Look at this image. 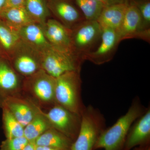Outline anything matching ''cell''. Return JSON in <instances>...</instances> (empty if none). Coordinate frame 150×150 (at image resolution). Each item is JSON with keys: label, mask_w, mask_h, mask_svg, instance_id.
<instances>
[{"label": "cell", "mask_w": 150, "mask_h": 150, "mask_svg": "<svg viewBox=\"0 0 150 150\" xmlns=\"http://www.w3.org/2000/svg\"><path fill=\"white\" fill-rule=\"evenodd\" d=\"M119 43L125 39L139 38L149 42L150 30H145L143 27L141 15L138 8L129 2L121 26L117 30Z\"/></svg>", "instance_id": "52a82bcc"}, {"label": "cell", "mask_w": 150, "mask_h": 150, "mask_svg": "<svg viewBox=\"0 0 150 150\" xmlns=\"http://www.w3.org/2000/svg\"><path fill=\"white\" fill-rule=\"evenodd\" d=\"M86 20L97 21L105 6L96 0H75Z\"/></svg>", "instance_id": "d6986e66"}, {"label": "cell", "mask_w": 150, "mask_h": 150, "mask_svg": "<svg viewBox=\"0 0 150 150\" xmlns=\"http://www.w3.org/2000/svg\"><path fill=\"white\" fill-rule=\"evenodd\" d=\"M35 150H65L58 148L45 146H36Z\"/></svg>", "instance_id": "f1b7e54d"}, {"label": "cell", "mask_w": 150, "mask_h": 150, "mask_svg": "<svg viewBox=\"0 0 150 150\" xmlns=\"http://www.w3.org/2000/svg\"><path fill=\"white\" fill-rule=\"evenodd\" d=\"M130 2L137 7L139 12L142 21L143 27L145 30L150 29V0H130Z\"/></svg>", "instance_id": "cb8c5ba5"}, {"label": "cell", "mask_w": 150, "mask_h": 150, "mask_svg": "<svg viewBox=\"0 0 150 150\" xmlns=\"http://www.w3.org/2000/svg\"><path fill=\"white\" fill-rule=\"evenodd\" d=\"M130 0H107V6L117 4H129Z\"/></svg>", "instance_id": "83f0119b"}, {"label": "cell", "mask_w": 150, "mask_h": 150, "mask_svg": "<svg viewBox=\"0 0 150 150\" xmlns=\"http://www.w3.org/2000/svg\"><path fill=\"white\" fill-rule=\"evenodd\" d=\"M54 9L57 16L69 25H76L85 20L75 7L66 1H56L54 5Z\"/></svg>", "instance_id": "2e32d148"}, {"label": "cell", "mask_w": 150, "mask_h": 150, "mask_svg": "<svg viewBox=\"0 0 150 150\" xmlns=\"http://www.w3.org/2000/svg\"><path fill=\"white\" fill-rule=\"evenodd\" d=\"M100 43L97 48L84 56L83 60H88L95 64L101 65L112 59L119 42L117 32L110 28L102 29Z\"/></svg>", "instance_id": "9c48e42d"}, {"label": "cell", "mask_w": 150, "mask_h": 150, "mask_svg": "<svg viewBox=\"0 0 150 150\" xmlns=\"http://www.w3.org/2000/svg\"><path fill=\"white\" fill-rule=\"evenodd\" d=\"M3 107V122L6 139L24 136V127L6 108Z\"/></svg>", "instance_id": "ac0fdd59"}, {"label": "cell", "mask_w": 150, "mask_h": 150, "mask_svg": "<svg viewBox=\"0 0 150 150\" xmlns=\"http://www.w3.org/2000/svg\"><path fill=\"white\" fill-rule=\"evenodd\" d=\"M35 147L36 146L34 142H30L24 149L21 150H35Z\"/></svg>", "instance_id": "f546056e"}, {"label": "cell", "mask_w": 150, "mask_h": 150, "mask_svg": "<svg viewBox=\"0 0 150 150\" xmlns=\"http://www.w3.org/2000/svg\"><path fill=\"white\" fill-rule=\"evenodd\" d=\"M22 35L30 43L39 46L47 44L46 38L43 30L36 25L29 24L25 25L21 30Z\"/></svg>", "instance_id": "44dd1931"}, {"label": "cell", "mask_w": 150, "mask_h": 150, "mask_svg": "<svg viewBox=\"0 0 150 150\" xmlns=\"http://www.w3.org/2000/svg\"><path fill=\"white\" fill-rule=\"evenodd\" d=\"M45 35L54 48L73 55L71 32L64 25L55 20H50Z\"/></svg>", "instance_id": "7c38bea8"}, {"label": "cell", "mask_w": 150, "mask_h": 150, "mask_svg": "<svg viewBox=\"0 0 150 150\" xmlns=\"http://www.w3.org/2000/svg\"><path fill=\"white\" fill-rule=\"evenodd\" d=\"M24 7L32 18L43 20L48 15L44 0H25Z\"/></svg>", "instance_id": "7402d4cb"}, {"label": "cell", "mask_w": 150, "mask_h": 150, "mask_svg": "<svg viewBox=\"0 0 150 150\" xmlns=\"http://www.w3.org/2000/svg\"><path fill=\"white\" fill-rule=\"evenodd\" d=\"M146 109L139 98H135L127 112L118 118L113 125L105 128L103 131L94 146L93 150H123L131 125Z\"/></svg>", "instance_id": "6da1fadb"}, {"label": "cell", "mask_w": 150, "mask_h": 150, "mask_svg": "<svg viewBox=\"0 0 150 150\" xmlns=\"http://www.w3.org/2000/svg\"><path fill=\"white\" fill-rule=\"evenodd\" d=\"M104 115L91 105L86 106L81 114V122L77 137L71 150H93L100 134L106 128Z\"/></svg>", "instance_id": "3957f363"}, {"label": "cell", "mask_w": 150, "mask_h": 150, "mask_svg": "<svg viewBox=\"0 0 150 150\" xmlns=\"http://www.w3.org/2000/svg\"><path fill=\"white\" fill-rule=\"evenodd\" d=\"M71 34L73 52L76 51L82 61L84 56L91 51L96 43L100 40L102 29L97 21L85 20L76 25Z\"/></svg>", "instance_id": "277c9868"}, {"label": "cell", "mask_w": 150, "mask_h": 150, "mask_svg": "<svg viewBox=\"0 0 150 150\" xmlns=\"http://www.w3.org/2000/svg\"><path fill=\"white\" fill-rule=\"evenodd\" d=\"M52 128L41 109L32 121L24 128V137L30 142L35 140L45 131Z\"/></svg>", "instance_id": "9a60e30c"}, {"label": "cell", "mask_w": 150, "mask_h": 150, "mask_svg": "<svg viewBox=\"0 0 150 150\" xmlns=\"http://www.w3.org/2000/svg\"><path fill=\"white\" fill-rule=\"evenodd\" d=\"M35 74L27 88V91L39 104L52 107L56 104V78L48 74L43 70L35 73Z\"/></svg>", "instance_id": "ba28073f"}, {"label": "cell", "mask_w": 150, "mask_h": 150, "mask_svg": "<svg viewBox=\"0 0 150 150\" xmlns=\"http://www.w3.org/2000/svg\"><path fill=\"white\" fill-rule=\"evenodd\" d=\"M129 4L105 6L97 20L102 29L110 28L116 31L121 26Z\"/></svg>", "instance_id": "4fadbf2b"}, {"label": "cell", "mask_w": 150, "mask_h": 150, "mask_svg": "<svg viewBox=\"0 0 150 150\" xmlns=\"http://www.w3.org/2000/svg\"><path fill=\"white\" fill-rule=\"evenodd\" d=\"M134 150H150V144L139 146Z\"/></svg>", "instance_id": "4dcf8cb0"}, {"label": "cell", "mask_w": 150, "mask_h": 150, "mask_svg": "<svg viewBox=\"0 0 150 150\" xmlns=\"http://www.w3.org/2000/svg\"><path fill=\"white\" fill-rule=\"evenodd\" d=\"M17 36L8 28L0 23V43L7 49L11 48L16 43Z\"/></svg>", "instance_id": "484cf974"}, {"label": "cell", "mask_w": 150, "mask_h": 150, "mask_svg": "<svg viewBox=\"0 0 150 150\" xmlns=\"http://www.w3.org/2000/svg\"><path fill=\"white\" fill-rule=\"evenodd\" d=\"M29 143L24 136L6 139L2 142L0 150H21Z\"/></svg>", "instance_id": "d4e9b609"}, {"label": "cell", "mask_w": 150, "mask_h": 150, "mask_svg": "<svg viewBox=\"0 0 150 150\" xmlns=\"http://www.w3.org/2000/svg\"><path fill=\"white\" fill-rule=\"evenodd\" d=\"M25 0H6L5 8L24 6Z\"/></svg>", "instance_id": "4316f807"}, {"label": "cell", "mask_w": 150, "mask_h": 150, "mask_svg": "<svg viewBox=\"0 0 150 150\" xmlns=\"http://www.w3.org/2000/svg\"><path fill=\"white\" fill-rule=\"evenodd\" d=\"M80 72H69L56 78L55 98L56 104L81 115L86 105L82 98Z\"/></svg>", "instance_id": "7a4b0ae2"}, {"label": "cell", "mask_w": 150, "mask_h": 150, "mask_svg": "<svg viewBox=\"0 0 150 150\" xmlns=\"http://www.w3.org/2000/svg\"><path fill=\"white\" fill-rule=\"evenodd\" d=\"M15 65L19 72L26 76L34 74L37 72L38 68L35 60L26 55H22L18 57Z\"/></svg>", "instance_id": "603a6c76"}, {"label": "cell", "mask_w": 150, "mask_h": 150, "mask_svg": "<svg viewBox=\"0 0 150 150\" xmlns=\"http://www.w3.org/2000/svg\"><path fill=\"white\" fill-rule=\"evenodd\" d=\"M0 15L17 25H26L32 22V18L24 6L5 8L0 11Z\"/></svg>", "instance_id": "e0dca14e"}, {"label": "cell", "mask_w": 150, "mask_h": 150, "mask_svg": "<svg viewBox=\"0 0 150 150\" xmlns=\"http://www.w3.org/2000/svg\"><path fill=\"white\" fill-rule=\"evenodd\" d=\"M4 106L9 110L24 128L32 121L40 109L28 100L14 95L6 98Z\"/></svg>", "instance_id": "8fae6325"}, {"label": "cell", "mask_w": 150, "mask_h": 150, "mask_svg": "<svg viewBox=\"0 0 150 150\" xmlns=\"http://www.w3.org/2000/svg\"><path fill=\"white\" fill-rule=\"evenodd\" d=\"M18 79L14 72L4 63H0V88L14 91L18 87Z\"/></svg>", "instance_id": "ffe728a7"}, {"label": "cell", "mask_w": 150, "mask_h": 150, "mask_svg": "<svg viewBox=\"0 0 150 150\" xmlns=\"http://www.w3.org/2000/svg\"><path fill=\"white\" fill-rule=\"evenodd\" d=\"M73 141L54 128L45 131L34 142L36 146H45L58 148L65 150H71Z\"/></svg>", "instance_id": "5bb4252c"}, {"label": "cell", "mask_w": 150, "mask_h": 150, "mask_svg": "<svg viewBox=\"0 0 150 150\" xmlns=\"http://www.w3.org/2000/svg\"><path fill=\"white\" fill-rule=\"evenodd\" d=\"M42 112L52 128L74 142L80 127L81 115L70 111L57 104L51 107L48 112Z\"/></svg>", "instance_id": "8992f818"}, {"label": "cell", "mask_w": 150, "mask_h": 150, "mask_svg": "<svg viewBox=\"0 0 150 150\" xmlns=\"http://www.w3.org/2000/svg\"><path fill=\"white\" fill-rule=\"evenodd\" d=\"M6 0H0V11L5 8Z\"/></svg>", "instance_id": "1f68e13d"}, {"label": "cell", "mask_w": 150, "mask_h": 150, "mask_svg": "<svg viewBox=\"0 0 150 150\" xmlns=\"http://www.w3.org/2000/svg\"><path fill=\"white\" fill-rule=\"evenodd\" d=\"M49 50L42 64L43 71L48 74L56 78L69 72H80V59L54 47Z\"/></svg>", "instance_id": "5b68a950"}, {"label": "cell", "mask_w": 150, "mask_h": 150, "mask_svg": "<svg viewBox=\"0 0 150 150\" xmlns=\"http://www.w3.org/2000/svg\"><path fill=\"white\" fill-rule=\"evenodd\" d=\"M150 108L131 125L126 137L123 150H131L137 146L150 144Z\"/></svg>", "instance_id": "30bf717a"}, {"label": "cell", "mask_w": 150, "mask_h": 150, "mask_svg": "<svg viewBox=\"0 0 150 150\" xmlns=\"http://www.w3.org/2000/svg\"><path fill=\"white\" fill-rule=\"evenodd\" d=\"M96 1L102 3L105 6H107V0H96Z\"/></svg>", "instance_id": "d6a6232c"}]
</instances>
